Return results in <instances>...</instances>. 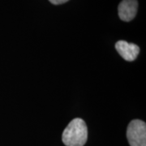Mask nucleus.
<instances>
[{"label": "nucleus", "mask_w": 146, "mask_h": 146, "mask_svg": "<svg viewBox=\"0 0 146 146\" xmlns=\"http://www.w3.org/2000/svg\"><path fill=\"white\" fill-rule=\"evenodd\" d=\"M88 139V128L82 119L76 118L72 120L64 129L62 136L66 146H84Z\"/></svg>", "instance_id": "1"}, {"label": "nucleus", "mask_w": 146, "mask_h": 146, "mask_svg": "<svg viewBox=\"0 0 146 146\" xmlns=\"http://www.w3.org/2000/svg\"><path fill=\"white\" fill-rule=\"evenodd\" d=\"M127 138L130 146H146V124L144 121H131L127 129Z\"/></svg>", "instance_id": "2"}, {"label": "nucleus", "mask_w": 146, "mask_h": 146, "mask_svg": "<svg viewBox=\"0 0 146 146\" xmlns=\"http://www.w3.org/2000/svg\"><path fill=\"white\" fill-rule=\"evenodd\" d=\"M115 49L120 56L128 62L134 61L140 53V48L137 45L123 40H120L115 43Z\"/></svg>", "instance_id": "3"}, {"label": "nucleus", "mask_w": 146, "mask_h": 146, "mask_svg": "<svg viewBox=\"0 0 146 146\" xmlns=\"http://www.w3.org/2000/svg\"><path fill=\"white\" fill-rule=\"evenodd\" d=\"M137 9V0H122L118 7V13L120 20L125 22L131 21L136 17Z\"/></svg>", "instance_id": "4"}, {"label": "nucleus", "mask_w": 146, "mask_h": 146, "mask_svg": "<svg viewBox=\"0 0 146 146\" xmlns=\"http://www.w3.org/2000/svg\"><path fill=\"white\" fill-rule=\"evenodd\" d=\"M49 1L54 5H60V4L67 3L69 0H49Z\"/></svg>", "instance_id": "5"}]
</instances>
